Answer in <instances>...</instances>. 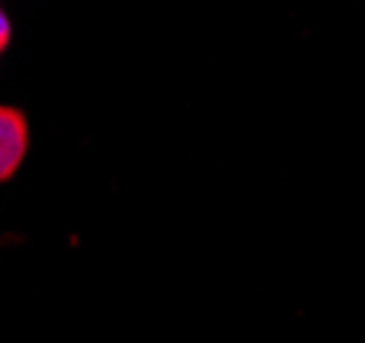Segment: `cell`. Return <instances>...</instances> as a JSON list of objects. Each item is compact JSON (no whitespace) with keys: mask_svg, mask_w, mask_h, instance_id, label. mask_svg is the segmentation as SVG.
Instances as JSON below:
<instances>
[{"mask_svg":"<svg viewBox=\"0 0 365 343\" xmlns=\"http://www.w3.org/2000/svg\"><path fill=\"white\" fill-rule=\"evenodd\" d=\"M28 154V118L11 105H0V184L19 170Z\"/></svg>","mask_w":365,"mask_h":343,"instance_id":"1","label":"cell"},{"mask_svg":"<svg viewBox=\"0 0 365 343\" xmlns=\"http://www.w3.org/2000/svg\"><path fill=\"white\" fill-rule=\"evenodd\" d=\"M9 41H11V25H9V17H6L3 9H0V53H6Z\"/></svg>","mask_w":365,"mask_h":343,"instance_id":"2","label":"cell"}]
</instances>
